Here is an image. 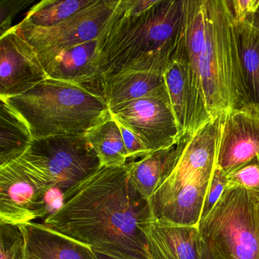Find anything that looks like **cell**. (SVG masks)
Returning <instances> with one entry per match:
<instances>
[{
	"label": "cell",
	"instance_id": "2",
	"mask_svg": "<svg viewBox=\"0 0 259 259\" xmlns=\"http://www.w3.org/2000/svg\"><path fill=\"white\" fill-rule=\"evenodd\" d=\"M184 14L185 0H157L142 13L130 11L119 0L100 36L104 80L124 72L164 73L180 41Z\"/></svg>",
	"mask_w": 259,
	"mask_h": 259
},
{
	"label": "cell",
	"instance_id": "22",
	"mask_svg": "<svg viewBox=\"0 0 259 259\" xmlns=\"http://www.w3.org/2000/svg\"><path fill=\"white\" fill-rule=\"evenodd\" d=\"M84 136L98 154L102 166L126 164V150L119 125L113 116L89 130Z\"/></svg>",
	"mask_w": 259,
	"mask_h": 259
},
{
	"label": "cell",
	"instance_id": "4",
	"mask_svg": "<svg viewBox=\"0 0 259 259\" xmlns=\"http://www.w3.org/2000/svg\"><path fill=\"white\" fill-rule=\"evenodd\" d=\"M205 45L201 82L210 121L233 110H247L234 21L226 0H204Z\"/></svg>",
	"mask_w": 259,
	"mask_h": 259
},
{
	"label": "cell",
	"instance_id": "8",
	"mask_svg": "<svg viewBox=\"0 0 259 259\" xmlns=\"http://www.w3.org/2000/svg\"><path fill=\"white\" fill-rule=\"evenodd\" d=\"M110 112L137 136L150 153L169 148L185 133L176 119L166 84Z\"/></svg>",
	"mask_w": 259,
	"mask_h": 259
},
{
	"label": "cell",
	"instance_id": "3",
	"mask_svg": "<svg viewBox=\"0 0 259 259\" xmlns=\"http://www.w3.org/2000/svg\"><path fill=\"white\" fill-rule=\"evenodd\" d=\"M5 99L26 121L34 140L83 136L112 116L103 97L51 78L22 95Z\"/></svg>",
	"mask_w": 259,
	"mask_h": 259
},
{
	"label": "cell",
	"instance_id": "13",
	"mask_svg": "<svg viewBox=\"0 0 259 259\" xmlns=\"http://www.w3.org/2000/svg\"><path fill=\"white\" fill-rule=\"evenodd\" d=\"M213 172L201 169L183 184L159 187L148 200L154 221L169 225L198 226Z\"/></svg>",
	"mask_w": 259,
	"mask_h": 259
},
{
	"label": "cell",
	"instance_id": "33",
	"mask_svg": "<svg viewBox=\"0 0 259 259\" xmlns=\"http://www.w3.org/2000/svg\"><path fill=\"white\" fill-rule=\"evenodd\" d=\"M247 23H249L253 28L259 31V7L255 13L249 18Z\"/></svg>",
	"mask_w": 259,
	"mask_h": 259
},
{
	"label": "cell",
	"instance_id": "34",
	"mask_svg": "<svg viewBox=\"0 0 259 259\" xmlns=\"http://www.w3.org/2000/svg\"><path fill=\"white\" fill-rule=\"evenodd\" d=\"M257 219H258V225H259V201H258V203H257Z\"/></svg>",
	"mask_w": 259,
	"mask_h": 259
},
{
	"label": "cell",
	"instance_id": "25",
	"mask_svg": "<svg viewBox=\"0 0 259 259\" xmlns=\"http://www.w3.org/2000/svg\"><path fill=\"white\" fill-rule=\"evenodd\" d=\"M0 259H24L25 238L19 225L0 223Z\"/></svg>",
	"mask_w": 259,
	"mask_h": 259
},
{
	"label": "cell",
	"instance_id": "10",
	"mask_svg": "<svg viewBox=\"0 0 259 259\" xmlns=\"http://www.w3.org/2000/svg\"><path fill=\"white\" fill-rule=\"evenodd\" d=\"M119 0H94L62 23L51 28H37L19 23L21 31L37 52L60 50L99 38Z\"/></svg>",
	"mask_w": 259,
	"mask_h": 259
},
{
	"label": "cell",
	"instance_id": "14",
	"mask_svg": "<svg viewBox=\"0 0 259 259\" xmlns=\"http://www.w3.org/2000/svg\"><path fill=\"white\" fill-rule=\"evenodd\" d=\"M255 157L259 160V118L245 110L224 115L217 167L227 176Z\"/></svg>",
	"mask_w": 259,
	"mask_h": 259
},
{
	"label": "cell",
	"instance_id": "26",
	"mask_svg": "<svg viewBox=\"0 0 259 259\" xmlns=\"http://www.w3.org/2000/svg\"><path fill=\"white\" fill-rule=\"evenodd\" d=\"M228 185L241 186L259 196V160H251L242 167L227 175Z\"/></svg>",
	"mask_w": 259,
	"mask_h": 259
},
{
	"label": "cell",
	"instance_id": "30",
	"mask_svg": "<svg viewBox=\"0 0 259 259\" xmlns=\"http://www.w3.org/2000/svg\"><path fill=\"white\" fill-rule=\"evenodd\" d=\"M236 23L248 22L259 7V0H226Z\"/></svg>",
	"mask_w": 259,
	"mask_h": 259
},
{
	"label": "cell",
	"instance_id": "7",
	"mask_svg": "<svg viewBox=\"0 0 259 259\" xmlns=\"http://www.w3.org/2000/svg\"><path fill=\"white\" fill-rule=\"evenodd\" d=\"M56 190L19 159L0 166V223L22 225L48 218Z\"/></svg>",
	"mask_w": 259,
	"mask_h": 259
},
{
	"label": "cell",
	"instance_id": "28",
	"mask_svg": "<svg viewBox=\"0 0 259 259\" xmlns=\"http://www.w3.org/2000/svg\"><path fill=\"white\" fill-rule=\"evenodd\" d=\"M33 0H1L0 1V37L14 28L13 21L17 15L29 7Z\"/></svg>",
	"mask_w": 259,
	"mask_h": 259
},
{
	"label": "cell",
	"instance_id": "6",
	"mask_svg": "<svg viewBox=\"0 0 259 259\" xmlns=\"http://www.w3.org/2000/svg\"><path fill=\"white\" fill-rule=\"evenodd\" d=\"M19 160L63 195L102 167L84 135L34 140Z\"/></svg>",
	"mask_w": 259,
	"mask_h": 259
},
{
	"label": "cell",
	"instance_id": "20",
	"mask_svg": "<svg viewBox=\"0 0 259 259\" xmlns=\"http://www.w3.org/2000/svg\"><path fill=\"white\" fill-rule=\"evenodd\" d=\"M242 81L250 112L259 110V31L249 23L234 22Z\"/></svg>",
	"mask_w": 259,
	"mask_h": 259
},
{
	"label": "cell",
	"instance_id": "5",
	"mask_svg": "<svg viewBox=\"0 0 259 259\" xmlns=\"http://www.w3.org/2000/svg\"><path fill=\"white\" fill-rule=\"evenodd\" d=\"M258 195L227 184L198 225L200 237L221 259H259Z\"/></svg>",
	"mask_w": 259,
	"mask_h": 259
},
{
	"label": "cell",
	"instance_id": "19",
	"mask_svg": "<svg viewBox=\"0 0 259 259\" xmlns=\"http://www.w3.org/2000/svg\"><path fill=\"white\" fill-rule=\"evenodd\" d=\"M164 85L163 74L140 72L116 74L104 79V99L110 111Z\"/></svg>",
	"mask_w": 259,
	"mask_h": 259
},
{
	"label": "cell",
	"instance_id": "35",
	"mask_svg": "<svg viewBox=\"0 0 259 259\" xmlns=\"http://www.w3.org/2000/svg\"><path fill=\"white\" fill-rule=\"evenodd\" d=\"M251 113H254V115H256V116L259 118V110H257V111L256 112H251Z\"/></svg>",
	"mask_w": 259,
	"mask_h": 259
},
{
	"label": "cell",
	"instance_id": "16",
	"mask_svg": "<svg viewBox=\"0 0 259 259\" xmlns=\"http://www.w3.org/2000/svg\"><path fill=\"white\" fill-rule=\"evenodd\" d=\"M192 138V135L185 132L169 148L127 162L132 183L144 198L149 200L170 176Z\"/></svg>",
	"mask_w": 259,
	"mask_h": 259
},
{
	"label": "cell",
	"instance_id": "32",
	"mask_svg": "<svg viewBox=\"0 0 259 259\" xmlns=\"http://www.w3.org/2000/svg\"><path fill=\"white\" fill-rule=\"evenodd\" d=\"M199 259H221L207 244L201 240V254Z\"/></svg>",
	"mask_w": 259,
	"mask_h": 259
},
{
	"label": "cell",
	"instance_id": "12",
	"mask_svg": "<svg viewBox=\"0 0 259 259\" xmlns=\"http://www.w3.org/2000/svg\"><path fill=\"white\" fill-rule=\"evenodd\" d=\"M37 53L49 78L78 84L104 98L100 37L64 49Z\"/></svg>",
	"mask_w": 259,
	"mask_h": 259
},
{
	"label": "cell",
	"instance_id": "31",
	"mask_svg": "<svg viewBox=\"0 0 259 259\" xmlns=\"http://www.w3.org/2000/svg\"><path fill=\"white\" fill-rule=\"evenodd\" d=\"M96 259H150L143 255L130 254L113 249H101L93 248Z\"/></svg>",
	"mask_w": 259,
	"mask_h": 259
},
{
	"label": "cell",
	"instance_id": "27",
	"mask_svg": "<svg viewBox=\"0 0 259 259\" xmlns=\"http://www.w3.org/2000/svg\"><path fill=\"white\" fill-rule=\"evenodd\" d=\"M228 184L227 176L219 168L215 166L207 188L201 212V220L204 219L211 211ZM200 220V221H201Z\"/></svg>",
	"mask_w": 259,
	"mask_h": 259
},
{
	"label": "cell",
	"instance_id": "29",
	"mask_svg": "<svg viewBox=\"0 0 259 259\" xmlns=\"http://www.w3.org/2000/svg\"><path fill=\"white\" fill-rule=\"evenodd\" d=\"M116 121L122 134L124 145L128 155V161L138 160L151 154L131 130L118 122L116 119Z\"/></svg>",
	"mask_w": 259,
	"mask_h": 259
},
{
	"label": "cell",
	"instance_id": "1",
	"mask_svg": "<svg viewBox=\"0 0 259 259\" xmlns=\"http://www.w3.org/2000/svg\"><path fill=\"white\" fill-rule=\"evenodd\" d=\"M153 220L149 201L135 188L125 164L102 166L68 191L43 224L92 248L148 257L140 225Z\"/></svg>",
	"mask_w": 259,
	"mask_h": 259
},
{
	"label": "cell",
	"instance_id": "15",
	"mask_svg": "<svg viewBox=\"0 0 259 259\" xmlns=\"http://www.w3.org/2000/svg\"><path fill=\"white\" fill-rule=\"evenodd\" d=\"M140 229L150 259H199L198 226L169 225L153 220L141 224Z\"/></svg>",
	"mask_w": 259,
	"mask_h": 259
},
{
	"label": "cell",
	"instance_id": "18",
	"mask_svg": "<svg viewBox=\"0 0 259 259\" xmlns=\"http://www.w3.org/2000/svg\"><path fill=\"white\" fill-rule=\"evenodd\" d=\"M25 238L24 259H96L90 245L68 237L45 224L19 225Z\"/></svg>",
	"mask_w": 259,
	"mask_h": 259
},
{
	"label": "cell",
	"instance_id": "24",
	"mask_svg": "<svg viewBox=\"0 0 259 259\" xmlns=\"http://www.w3.org/2000/svg\"><path fill=\"white\" fill-rule=\"evenodd\" d=\"M165 84L176 119L182 132H186L188 115L187 75L184 63L172 59L163 73Z\"/></svg>",
	"mask_w": 259,
	"mask_h": 259
},
{
	"label": "cell",
	"instance_id": "17",
	"mask_svg": "<svg viewBox=\"0 0 259 259\" xmlns=\"http://www.w3.org/2000/svg\"><path fill=\"white\" fill-rule=\"evenodd\" d=\"M223 117L224 115L210 121L192 136L175 169L160 186L183 184L201 169L213 172L216 166Z\"/></svg>",
	"mask_w": 259,
	"mask_h": 259
},
{
	"label": "cell",
	"instance_id": "9",
	"mask_svg": "<svg viewBox=\"0 0 259 259\" xmlns=\"http://www.w3.org/2000/svg\"><path fill=\"white\" fill-rule=\"evenodd\" d=\"M204 45V0H185L183 30L172 59L180 60L186 66L188 85L186 131L192 136L210 122L206 111L200 72Z\"/></svg>",
	"mask_w": 259,
	"mask_h": 259
},
{
	"label": "cell",
	"instance_id": "23",
	"mask_svg": "<svg viewBox=\"0 0 259 259\" xmlns=\"http://www.w3.org/2000/svg\"><path fill=\"white\" fill-rule=\"evenodd\" d=\"M94 2V0H43L30 9L23 25L51 28L62 23Z\"/></svg>",
	"mask_w": 259,
	"mask_h": 259
},
{
	"label": "cell",
	"instance_id": "21",
	"mask_svg": "<svg viewBox=\"0 0 259 259\" xmlns=\"http://www.w3.org/2000/svg\"><path fill=\"white\" fill-rule=\"evenodd\" d=\"M34 138L26 121L4 98H0V166L20 158Z\"/></svg>",
	"mask_w": 259,
	"mask_h": 259
},
{
	"label": "cell",
	"instance_id": "11",
	"mask_svg": "<svg viewBox=\"0 0 259 259\" xmlns=\"http://www.w3.org/2000/svg\"><path fill=\"white\" fill-rule=\"evenodd\" d=\"M48 78L19 24L0 37V98L19 96Z\"/></svg>",
	"mask_w": 259,
	"mask_h": 259
}]
</instances>
